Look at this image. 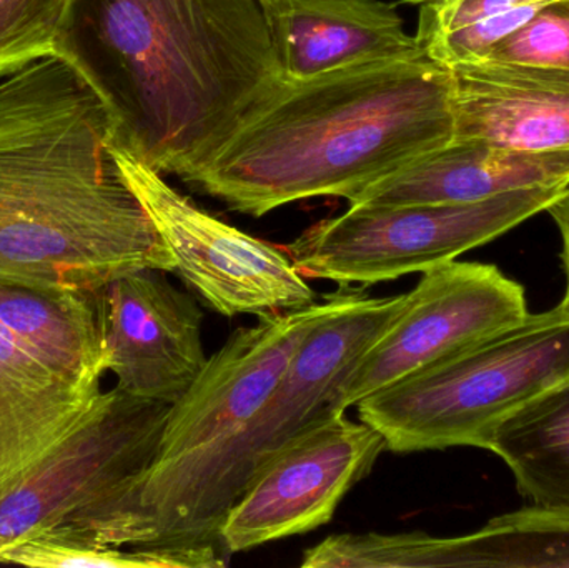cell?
Instances as JSON below:
<instances>
[{
	"label": "cell",
	"instance_id": "cell-10",
	"mask_svg": "<svg viewBox=\"0 0 569 568\" xmlns=\"http://www.w3.org/2000/svg\"><path fill=\"white\" fill-rule=\"evenodd\" d=\"M385 449L380 432L345 413L305 430L253 476L233 504L220 529V549L232 556L330 522Z\"/></svg>",
	"mask_w": 569,
	"mask_h": 568
},
{
	"label": "cell",
	"instance_id": "cell-15",
	"mask_svg": "<svg viewBox=\"0 0 569 568\" xmlns=\"http://www.w3.org/2000/svg\"><path fill=\"white\" fill-rule=\"evenodd\" d=\"M365 568H569V506H535L495 517L460 537L361 534Z\"/></svg>",
	"mask_w": 569,
	"mask_h": 568
},
{
	"label": "cell",
	"instance_id": "cell-8",
	"mask_svg": "<svg viewBox=\"0 0 569 568\" xmlns=\"http://www.w3.org/2000/svg\"><path fill=\"white\" fill-rule=\"evenodd\" d=\"M113 153L176 259V272L210 309L226 317H260L317 302L284 250L210 216L117 139Z\"/></svg>",
	"mask_w": 569,
	"mask_h": 568
},
{
	"label": "cell",
	"instance_id": "cell-24",
	"mask_svg": "<svg viewBox=\"0 0 569 568\" xmlns=\"http://www.w3.org/2000/svg\"><path fill=\"white\" fill-rule=\"evenodd\" d=\"M547 0H401L407 6L418 7V27L415 39L421 46L478 20L517 7Z\"/></svg>",
	"mask_w": 569,
	"mask_h": 568
},
{
	"label": "cell",
	"instance_id": "cell-23",
	"mask_svg": "<svg viewBox=\"0 0 569 568\" xmlns=\"http://www.w3.org/2000/svg\"><path fill=\"white\" fill-rule=\"evenodd\" d=\"M541 3L543 2L517 7V9L478 20V22L470 23V26L451 30V32L443 33V36L421 46V50L431 60L447 67V69L483 62V60H487L488 53L505 37L510 36L518 27L523 26Z\"/></svg>",
	"mask_w": 569,
	"mask_h": 568
},
{
	"label": "cell",
	"instance_id": "cell-6",
	"mask_svg": "<svg viewBox=\"0 0 569 568\" xmlns=\"http://www.w3.org/2000/svg\"><path fill=\"white\" fill-rule=\"evenodd\" d=\"M567 186L513 190L467 203L350 206L341 216L318 220L283 250L305 279L341 287L388 282L457 260L505 236L545 212Z\"/></svg>",
	"mask_w": 569,
	"mask_h": 568
},
{
	"label": "cell",
	"instance_id": "cell-17",
	"mask_svg": "<svg viewBox=\"0 0 569 568\" xmlns=\"http://www.w3.org/2000/svg\"><path fill=\"white\" fill-rule=\"evenodd\" d=\"M100 392L53 372L0 323V497L72 432Z\"/></svg>",
	"mask_w": 569,
	"mask_h": 568
},
{
	"label": "cell",
	"instance_id": "cell-22",
	"mask_svg": "<svg viewBox=\"0 0 569 568\" xmlns=\"http://www.w3.org/2000/svg\"><path fill=\"white\" fill-rule=\"evenodd\" d=\"M491 62L569 70V0H548L505 37L490 53Z\"/></svg>",
	"mask_w": 569,
	"mask_h": 568
},
{
	"label": "cell",
	"instance_id": "cell-18",
	"mask_svg": "<svg viewBox=\"0 0 569 568\" xmlns=\"http://www.w3.org/2000/svg\"><path fill=\"white\" fill-rule=\"evenodd\" d=\"M100 290L0 283V323L53 372L100 390L109 372Z\"/></svg>",
	"mask_w": 569,
	"mask_h": 568
},
{
	"label": "cell",
	"instance_id": "cell-21",
	"mask_svg": "<svg viewBox=\"0 0 569 568\" xmlns=\"http://www.w3.org/2000/svg\"><path fill=\"white\" fill-rule=\"evenodd\" d=\"M69 0H0V76L56 56Z\"/></svg>",
	"mask_w": 569,
	"mask_h": 568
},
{
	"label": "cell",
	"instance_id": "cell-1",
	"mask_svg": "<svg viewBox=\"0 0 569 568\" xmlns=\"http://www.w3.org/2000/svg\"><path fill=\"white\" fill-rule=\"evenodd\" d=\"M113 146L106 103L60 57L0 83V283L100 290L176 272Z\"/></svg>",
	"mask_w": 569,
	"mask_h": 568
},
{
	"label": "cell",
	"instance_id": "cell-16",
	"mask_svg": "<svg viewBox=\"0 0 569 568\" xmlns=\"http://www.w3.org/2000/svg\"><path fill=\"white\" fill-rule=\"evenodd\" d=\"M569 182V149H507L485 142H450L418 157L351 197L350 206L467 203L501 193Z\"/></svg>",
	"mask_w": 569,
	"mask_h": 568
},
{
	"label": "cell",
	"instance_id": "cell-9",
	"mask_svg": "<svg viewBox=\"0 0 569 568\" xmlns=\"http://www.w3.org/2000/svg\"><path fill=\"white\" fill-rule=\"evenodd\" d=\"M421 273L398 319L338 386L333 399L338 413L450 353L517 326L530 313L523 286L497 266L451 260Z\"/></svg>",
	"mask_w": 569,
	"mask_h": 568
},
{
	"label": "cell",
	"instance_id": "cell-11",
	"mask_svg": "<svg viewBox=\"0 0 569 568\" xmlns=\"http://www.w3.org/2000/svg\"><path fill=\"white\" fill-rule=\"evenodd\" d=\"M353 292L343 287L303 309L267 313L236 330L173 403L153 464L183 459L239 432L272 396L305 337Z\"/></svg>",
	"mask_w": 569,
	"mask_h": 568
},
{
	"label": "cell",
	"instance_id": "cell-13",
	"mask_svg": "<svg viewBox=\"0 0 569 568\" xmlns=\"http://www.w3.org/2000/svg\"><path fill=\"white\" fill-rule=\"evenodd\" d=\"M450 72L451 142L569 149V70L483 60Z\"/></svg>",
	"mask_w": 569,
	"mask_h": 568
},
{
	"label": "cell",
	"instance_id": "cell-3",
	"mask_svg": "<svg viewBox=\"0 0 569 568\" xmlns=\"http://www.w3.org/2000/svg\"><path fill=\"white\" fill-rule=\"evenodd\" d=\"M451 140L450 69L421 52L280 79L182 180L262 217L313 197L350 200Z\"/></svg>",
	"mask_w": 569,
	"mask_h": 568
},
{
	"label": "cell",
	"instance_id": "cell-25",
	"mask_svg": "<svg viewBox=\"0 0 569 568\" xmlns=\"http://www.w3.org/2000/svg\"><path fill=\"white\" fill-rule=\"evenodd\" d=\"M547 212L553 217L563 239V262L567 272V290H565L563 303L569 309V183L565 187L557 200L548 207Z\"/></svg>",
	"mask_w": 569,
	"mask_h": 568
},
{
	"label": "cell",
	"instance_id": "cell-20",
	"mask_svg": "<svg viewBox=\"0 0 569 568\" xmlns=\"http://www.w3.org/2000/svg\"><path fill=\"white\" fill-rule=\"evenodd\" d=\"M226 554L203 549H117L73 539L52 529L29 537L0 552V564L40 568H219Z\"/></svg>",
	"mask_w": 569,
	"mask_h": 568
},
{
	"label": "cell",
	"instance_id": "cell-4",
	"mask_svg": "<svg viewBox=\"0 0 569 568\" xmlns=\"http://www.w3.org/2000/svg\"><path fill=\"white\" fill-rule=\"evenodd\" d=\"M405 306L407 293L373 299L355 290L305 337L272 396L239 432L183 459L153 464L129 489L57 529L100 547L222 552L223 520L250 480L305 430L338 416L333 399L341 380Z\"/></svg>",
	"mask_w": 569,
	"mask_h": 568
},
{
	"label": "cell",
	"instance_id": "cell-7",
	"mask_svg": "<svg viewBox=\"0 0 569 568\" xmlns=\"http://www.w3.org/2000/svg\"><path fill=\"white\" fill-rule=\"evenodd\" d=\"M172 406L100 392L72 432L0 497V552L129 489L153 466Z\"/></svg>",
	"mask_w": 569,
	"mask_h": 568
},
{
	"label": "cell",
	"instance_id": "cell-5",
	"mask_svg": "<svg viewBox=\"0 0 569 568\" xmlns=\"http://www.w3.org/2000/svg\"><path fill=\"white\" fill-rule=\"evenodd\" d=\"M568 377L569 309L561 302L365 397L358 419L391 452L487 450L501 422Z\"/></svg>",
	"mask_w": 569,
	"mask_h": 568
},
{
	"label": "cell",
	"instance_id": "cell-14",
	"mask_svg": "<svg viewBox=\"0 0 569 568\" xmlns=\"http://www.w3.org/2000/svg\"><path fill=\"white\" fill-rule=\"evenodd\" d=\"M283 80L423 52L383 0H260Z\"/></svg>",
	"mask_w": 569,
	"mask_h": 568
},
{
	"label": "cell",
	"instance_id": "cell-12",
	"mask_svg": "<svg viewBox=\"0 0 569 568\" xmlns=\"http://www.w3.org/2000/svg\"><path fill=\"white\" fill-rule=\"evenodd\" d=\"M163 270H139L100 290L103 342L117 389L139 399L179 402L207 363L203 313Z\"/></svg>",
	"mask_w": 569,
	"mask_h": 568
},
{
	"label": "cell",
	"instance_id": "cell-19",
	"mask_svg": "<svg viewBox=\"0 0 569 568\" xmlns=\"http://www.w3.org/2000/svg\"><path fill=\"white\" fill-rule=\"evenodd\" d=\"M487 450L535 506H569V377L498 426Z\"/></svg>",
	"mask_w": 569,
	"mask_h": 568
},
{
	"label": "cell",
	"instance_id": "cell-2",
	"mask_svg": "<svg viewBox=\"0 0 569 568\" xmlns=\"http://www.w3.org/2000/svg\"><path fill=\"white\" fill-rule=\"evenodd\" d=\"M56 56L160 173L202 166L280 77L260 0H69Z\"/></svg>",
	"mask_w": 569,
	"mask_h": 568
}]
</instances>
